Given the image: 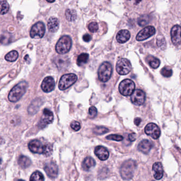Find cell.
Returning <instances> with one entry per match:
<instances>
[{
	"mask_svg": "<svg viewBox=\"0 0 181 181\" xmlns=\"http://www.w3.org/2000/svg\"><path fill=\"white\" fill-rule=\"evenodd\" d=\"M93 132L96 135H102L108 132L109 130L103 126H97L94 129Z\"/></svg>",
	"mask_w": 181,
	"mask_h": 181,
	"instance_id": "cell-30",
	"label": "cell"
},
{
	"mask_svg": "<svg viewBox=\"0 0 181 181\" xmlns=\"http://www.w3.org/2000/svg\"><path fill=\"white\" fill-rule=\"evenodd\" d=\"M134 122H135V124L137 126H139V125H140V123L141 122V119L140 118H139V117L135 118V119Z\"/></svg>",
	"mask_w": 181,
	"mask_h": 181,
	"instance_id": "cell-41",
	"label": "cell"
},
{
	"mask_svg": "<svg viewBox=\"0 0 181 181\" xmlns=\"http://www.w3.org/2000/svg\"><path fill=\"white\" fill-rule=\"evenodd\" d=\"M145 132L147 135L150 136L154 139L159 138L161 133L160 130L158 125L153 123L147 125L145 129Z\"/></svg>",
	"mask_w": 181,
	"mask_h": 181,
	"instance_id": "cell-12",
	"label": "cell"
},
{
	"mask_svg": "<svg viewBox=\"0 0 181 181\" xmlns=\"http://www.w3.org/2000/svg\"><path fill=\"white\" fill-rule=\"evenodd\" d=\"M131 35L127 30H121L117 33L116 35L117 41L119 43H124L128 42L130 38Z\"/></svg>",
	"mask_w": 181,
	"mask_h": 181,
	"instance_id": "cell-21",
	"label": "cell"
},
{
	"mask_svg": "<svg viewBox=\"0 0 181 181\" xmlns=\"http://www.w3.org/2000/svg\"><path fill=\"white\" fill-rule=\"evenodd\" d=\"M78 77L74 73L64 75L61 78L59 83V88L61 90L68 89L75 84L77 81Z\"/></svg>",
	"mask_w": 181,
	"mask_h": 181,
	"instance_id": "cell-6",
	"label": "cell"
},
{
	"mask_svg": "<svg viewBox=\"0 0 181 181\" xmlns=\"http://www.w3.org/2000/svg\"><path fill=\"white\" fill-rule=\"evenodd\" d=\"M45 32V26L42 22H38L32 26L30 32L32 38L40 39L43 37Z\"/></svg>",
	"mask_w": 181,
	"mask_h": 181,
	"instance_id": "cell-8",
	"label": "cell"
},
{
	"mask_svg": "<svg viewBox=\"0 0 181 181\" xmlns=\"http://www.w3.org/2000/svg\"><path fill=\"white\" fill-rule=\"evenodd\" d=\"M157 44L160 47H163L166 46V42L164 38H158L157 37Z\"/></svg>",
	"mask_w": 181,
	"mask_h": 181,
	"instance_id": "cell-38",
	"label": "cell"
},
{
	"mask_svg": "<svg viewBox=\"0 0 181 181\" xmlns=\"http://www.w3.org/2000/svg\"><path fill=\"white\" fill-rule=\"evenodd\" d=\"M89 115L90 118H94L97 114V108L95 106H91L89 108Z\"/></svg>",
	"mask_w": 181,
	"mask_h": 181,
	"instance_id": "cell-36",
	"label": "cell"
},
{
	"mask_svg": "<svg viewBox=\"0 0 181 181\" xmlns=\"http://www.w3.org/2000/svg\"><path fill=\"white\" fill-rule=\"evenodd\" d=\"M147 61L149 65L153 69H157L159 66L160 62L159 60L155 57L153 56H149L147 58Z\"/></svg>",
	"mask_w": 181,
	"mask_h": 181,
	"instance_id": "cell-25",
	"label": "cell"
},
{
	"mask_svg": "<svg viewBox=\"0 0 181 181\" xmlns=\"http://www.w3.org/2000/svg\"><path fill=\"white\" fill-rule=\"evenodd\" d=\"M65 17L67 20L70 22H74L77 19V12L75 10L68 9L65 11Z\"/></svg>",
	"mask_w": 181,
	"mask_h": 181,
	"instance_id": "cell-26",
	"label": "cell"
},
{
	"mask_svg": "<svg viewBox=\"0 0 181 181\" xmlns=\"http://www.w3.org/2000/svg\"><path fill=\"white\" fill-rule=\"evenodd\" d=\"M96 165L95 160L91 157H86L82 162V168L85 171H89Z\"/></svg>",
	"mask_w": 181,
	"mask_h": 181,
	"instance_id": "cell-23",
	"label": "cell"
},
{
	"mask_svg": "<svg viewBox=\"0 0 181 181\" xmlns=\"http://www.w3.org/2000/svg\"><path fill=\"white\" fill-rule=\"evenodd\" d=\"M113 68L110 63L104 62L100 65L98 70V78L100 81L106 82L108 81L112 75Z\"/></svg>",
	"mask_w": 181,
	"mask_h": 181,
	"instance_id": "cell-4",
	"label": "cell"
},
{
	"mask_svg": "<svg viewBox=\"0 0 181 181\" xmlns=\"http://www.w3.org/2000/svg\"><path fill=\"white\" fill-rule=\"evenodd\" d=\"M153 176L157 180H160L164 175L163 168L162 164L159 162H157L153 165Z\"/></svg>",
	"mask_w": 181,
	"mask_h": 181,
	"instance_id": "cell-20",
	"label": "cell"
},
{
	"mask_svg": "<svg viewBox=\"0 0 181 181\" xmlns=\"http://www.w3.org/2000/svg\"><path fill=\"white\" fill-rule=\"evenodd\" d=\"M92 36L88 34H86L83 36V40L85 42H89L92 40Z\"/></svg>",
	"mask_w": 181,
	"mask_h": 181,
	"instance_id": "cell-39",
	"label": "cell"
},
{
	"mask_svg": "<svg viewBox=\"0 0 181 181\" xmlns=\"http://www.w3.org/2000/svg\"><path fill=\"white\" fill-rule=\"evenodd\" d=\"M59 20L55 17H50L48 20L47 27L50 32H57L59 28Z\"/></svg>",
	"mask_w": 181,
	"mask_h": 181,
	"instance_id": "cell-22",
	"label": "cell"
},
{
	"mask_svg": "<svg viewBox=\"0 0 181 181\" xmlns=\"http://www.w3.org/2000/svg\"><path fill=\"white\" fill-rule=\"evenodd\" d=\"M18 56L19 54L17 51L12 50L5 55V59L9 62H14L17 60Z\"/></svg>",
	"mask_w": 181,
	"mask_h": 181,
	"instance_id": "cell-28",
	"label": "cell"
},
{
	"mask_svg": "<svg viewBox=\"0 0 181 181\" xmlns=\"http://www.w3.org/2000/svg\"><path fill=\"white\" fill-rule=\"evenodd\" d=\"M71 128L75 131H78L81 129V125L78 122L73 121L71 123Z\"/></svg>",
	"mask_w": 181,
	"mask_h": 181,
	"instance_id": "cell-37",
	"label": "cell"
},
{
	"mask_svg": "<svg viewBox=\"0 0 181 181\" xmlns=\"http://www.w3.org/2000/svg\"><path fill=\"white\" fill-rule=\"evenodd\" d=\"M170 36L172 43L175 46L181 43V27L179 25H175L170 31Z\"/></svg>",
	"mask_w": 181,
	"mask_h": 181,
	"instance_id": "cell-14",
	"label": "cell"
},
{
	"mask_svg": "<svg viewBox=\"0 0 181 181\" xmlns=\"http://www.w3.org/2000/svg\"><path fill=\"white\" fill-rule=\"evenodd\" d=\"M30 181H44V177L41 172L36 171L32 174Z\"/></svg>",
	"mask_w": 181,
	"mask_h": 181,
	"instance_id": "cell-29",
	"label": "cell"
},
{
	"mask_svg": "<svg viewBox=\"0 0 181 181\" xmlns=\"http://www.w3.org/2000/svg\"><path fill=\"white\" fill-rule=\"evenodd\" d=\"M107 139L116 141H121L123 140V137L118 135H110L106 137Z\"/></svg>",
	"mask_w": 181,
	"mask_h": 181,
	"instance_id": "cell-33",
	"label": "cell"
},
{
	"mask_svg": "<svg viewBox=\"0 0 181 181\" xmlns=\"http://www.w3.org/2000/svg\"><path fill=\"white\" fill-rule=\"evenodd\" d=\"M53 120L54 115L52 112L45 108L43 110V115L39 122L38 126L40 129H44L47 125L51 124Z\"/></svg>",
	"mask_w": 181,
	"mask_h": 181,
	"instance_id": "cell-10",
	"label": "cell"
},
{
	"mask_svg": "<svg viewBox=\"0 0 181 181\" xmlns=\"http://www.w3.org/2000/svg\"><path fill=\"white\" fill-rule=\"evenodd\" d=\"M153 146L152 142L148 140L145 139L139 143L138 146V149L140 152L143 153L148 154L153 148Z\"/></svg>",
	"mask_w": 181,
	"mask_h": 181,
	"instance_id": "cell-18",
	"label": "cell"
},
{
	"mask_svg": "<svg viewBox=\"0 0 181 181\" xmlns=\"http://www.w3.org/2000/svg\"><path fill=\"white\" fill-rule=\"evenodd\" d=\"M89 60V54L87 53H82L79 55L77 63L78 66H82L83 65L86 64Z\"/></svg>",
	"mask_w": 181,
	"mask_h": 181,
	"instance_id": "cell-27",
	"label": "cell"
},
{
	"mask_svg": "<svg viewBox=\"0 0 181 181\" xmlns=\"http://www.w3.org/2000/svg\"><path fill=\"white\" fill-rule=\"evenodd\" d=\"M1 6V14L3 15L6 14L9 10V5L7 2L4 1H1L0 2Z\"/></svg>",
	"mask_w": 181,
	"mask_h": 181,
	"instance_id": "cell-31",
	"label": "cell"
},
{
	"mask_svg": "<svg viewBox=\"0 0 181 181\" xmlns=\"http://www.w3.org/2000/svg\"><path fill=\"white\" fill-rule=\"evenodd\" d=\"M72 46V40L70 36H64L57 42L55 50L57 53L64 54L67 53Z\"/></svg>",
	"mask_w": 181,
	"mask_h": 181,
	"instance_id": "cell-5",
	"label": "cell"
},
{
	"mask_svg": "<svg viewBox=\"0 0 181 181\" xmlns=\"http://www.w3.org/2000/svg\"><path fill=\"white\" fill-rule=\"evenodd\" d=\"M24 181V180H17V181Z\"/></svg>",
	"mask_w": 181,
	"mask_h": 181,
	"instance_id": "cell-43",
	"label": "cell"
},
{
	"mask_svg": "<svg viewBox=\"0 0 181 181\" xmlns=\"http://www.w3.org/2000/svg\"><path fill=\"white\" fill-rule=\"evenodd\" d=\"M47 2H50V3H53V2H54L55 1H47Z\"/></svg>",
	"mask_w": 181,
	"mask_h": 181,
	"instance_id": "cell-42",
	"label": "cell"
},
{
	"mask_svg": "<svg viewBox=\"0 0 181 181\" xmlns=\"http://www.w3.org/2000/svg\"><path fill=\"white\" fill-rule=\"evenodd\" d=\"M118 89L122 95L130 96L135 91V84L130 79H125L120 83Z\"/></svg>",
	"mask_w": 181,
	"mask_h": 181,
	"instance_id": "cell-7",
	"label": "cell"
},
{
	"mask_svg": "<svg viewBox=\"0 0 181 181\" xmlns=\"http://www.w3.org/2000/svg\"><path fill=\"white\" fill-rule=\"evenodd\" d=\"M95 154L101 160H106L109 157L110 153L107 149L103 146H97L95 149Z\"/></svg>",
	"mask_w": 181,
	"mask_h": 181,
	"instance_id": "cell-17",
	"label": "cell"
},
{
	"mask_svg": "<svg viewBox=\"0 0 181 181\" xmlns=\"http://www.w3.org/2000/svg\"><path fill=\"white\" fill-rule=\"evenodd\" d=\"M131 100L135 105H141L146 100V94L142 90L137 89L131 96Z\"/></svg>",
	"mask_w": 181,
	"mask_h": 181,
	"instance_id": "cell-11",
	"label": "cell"
},
{
	"mask_svg": "<svg viewBox=\"0 0 181 181\" xmlns=\"http://www.w3.org/2000/svg\"><path fill=\"white\" fill-rule=\"evenodd\" d=\"M55 87V82L52 77H47L43 80L41 88L44 92L48 93L53 90Z\"/></svg>",
	"mask_w": 181,
	"mask_h": 181,
	"instance_id": "cell-16",
	"label": "cell"
},
{
	"mask_svg": "<svg viewBox=\"0 0 181 181\" xmlns=\"http://www.w3.org/2000/svg\"><path fill=\"white\" fill-rule=\"evenodd\" d=\"M29 150L33 153L44 154L46 156H49L52 152V146L50 144L43 145L38 140H33L29 143Z\"/></svg>",
	"mask_w": 181,
	"mask_h": 181,
	"instance_id": "cell-1",
	"label": "cell"
},
{
	"mask_svg": "<svg viewBox=\"0 0 181 181\" xmlns=\"http://www.w3.org/2000/svg\"><path fill=\"white\" fill-rule=\"evenodd\" d=\"M28 87V84L27 82L25 81L20 82L11 89L8 95V99L12 103L18 102L24 95Z\"/></svg>",
	"mask_w": 181,
	"mask_h": 181,
	"instance_id": "cell-2",
	"label": "cell"
},
{
	"mask_svg": "<svg viewBox=\"0 0 181 181\" xmlns=\"http://www.w3.org/2000/svg\"><path fill=\"white\" fill-rule=\"evenodd\" d=\"M116 69L119 75H128L131 70V64L128 59H121L117 61Z\"/></svg>",
	"mask_w": 181,
	"mask_h": 181,
	"instance_id": "cell-9",
	"label": "cell"
},
{
	"mask_svg": "<svg viewBox=\"0 0 181 181\" xmlns=\"http://www.w3.org/2000/svg\"></svg>",
	"mask_w": 181,
	"mask_h": 181,
	"instance_id": "cell-44",
	"label": "cell"
},
{
	"mask_svg": "<svg viewBox=\"0 0 181 181\" xmlns=\"http://www.w3.org/2000/svg\"><path fill=\"white\" fill-rule=\"evenodd\" d=\"M149 18L147 15H143L139 18L138 24L140 26H144L149 23Z\"/></svg>",
	"mask_w": 181,
	"mask_h": 181,
	"instance_id": "cell-32",
	"label": "cell"
},
{
	"mask_svg": "<svg viewBox=\"0 0 181 181\" xmlns=\"http://www.w3.org/2000/svg\"><path fill=\"white\" fill-rule=\"evenodd\" d=\"M54 63L59 70L66 68L70 64V61L67 57H57L54 60Z\"/></svg>",
	"mask_w": 181,
	"mask_h": 181,
	"instance_id": "cell-19",
	"label": "cell"
},
{
	"mask_svg": "<svg viewBox=\"0 0 181 181\" xmlns=\"http://www.w3.org/2000/svg\"><path fill=\"white\" fill-rule=\"evenodd\" d=\"M44 170L49 178H55L58 175L59 169L57 164L53 161L46 164L44 166Z\"/></svg>",
	"mask_w": 181,
	"mask_h": 181,
	"instance_id": "cell-15",
	"label": "cell"
},
{
	"mask_svg": "<svg viewBox=\"0 0 181 181\" xmlns=\"http://www.w3.org/2000/svg\"><path fill=\"white\" fill-rule=\"evenodd\" d=\"M160 72H161V75H163L164 77H170L172 76V73H173L172 70L167 68H163L161 70Z\"/></svg>",
	"mask_w": 181,
	"mask_h": 181,
	"instance_id": "cell-34",
	"label": "cell"
},
{
	"mask_svg": "<svg viewBox=\"0 0 181 181\" xmlns=\"http://www.w3.org/2000/svg\"><path fill=\"white\" fill-rule=\"evenodd\" d=\"M156 32V29L153 26H148L143 29L137 34L136 39L138 41H142L149 38Z\"/></svg>",
	"mask_w": 181,
	"mask_h": 181,
	"instance_id": "cell-13",
	"label": "cell"
},
{
	"mask_svg": "<svg viewBox=\"0 0 181 181\" xmlns=\"http://www.w3.org/2000/svg\"><path fill=\"white\" fill-rule=\"evenodd\" d=\"M98 25L96 22H92L89 24L88 29L89 31L92 32H96L98 30Z\"/></svg>",
	"mask_w": 181,
	"mask_h": 181,
	"instance_id": "cell-35",
	"label": "cell"
},
{
	"mask_svg": "<svg viewBox=\"0 0 181 181\" xmlns=\"http://www.w3.org/2000/svg\"><path fill=\"white\" fill-rule=\"evenodd\" d=\"M18 164L22 168H26L31 165L32 161L28 157L22 155L19 158Z\"/></svg>",
	"mask_w": 181,
	"mask_h": 181,
	"instance_id": "cell-24",
	"label": "cell"
},
{
	"mask_svg": "<svg viewBox=\"0 0 181 181\" xmlns=\"http://www.w3.org/2000/svg\"><path fill=\"white\" fill-rule=\"evenodd\" d=\"M129 139L130 140V141H135V133H131V134H130L129 135Z\"/></svg>",
	"mask_w": 181,
	"mask_h": 181,
	"instance_id": "cell-40",
	"label": "cell"
},
{
	"mask_svg": "<svg viewBox=\"0 0 181 181\" xmlns=\"http://www.w3.org/2000/svg\"><path fill=\"white\" fill-rule=\"evenodd\" d=\"M136 167L137 163L133 160H128L124 162L120 168V174L122 178L125 180H131L133 176Z\"/></svg>",
	"mask_w": 181,
	"mask_h": 181,
	"instance_id": "cell-3",
	"label": "cell"
}]
</instances>
